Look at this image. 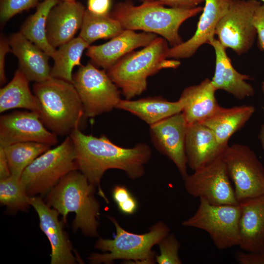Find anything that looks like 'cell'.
<instances>
[{"label":"cell","mask_w":264,"mask_h":264,"mask_svg":"<svg viewBox=\"0 0 264 264\" xmlns=\"http://www.w3.org/2000/svg\"><path fill=\"white\" fill-rule=\"evenodd\" d=\"M69 135L75 147L78 170L97 188L99 196L107 203L109 201L101 186L105 172L118 169L125 172L131 179L140 178L144 175L145 165L152 155L151 148L145 143L125 148L115 145L105 135L85 134L79 128Z\"/></svg>","instance_id":"1"},{"label":"cell","mask_w":264,"mask_h":264,"mask_svg":"<svg viewBox=\"0 0 264 264\" xmlns=\"http://www.w3.org/2000/svg\"><path fill=\"white\" fill-rule=\"evenodd\" d=\"M96 188L78 170L64 176L48 192L46 203L62 216L64 223L69 213L75 214L73 231L80 229L89 237L99 236L100 204L95 197Z\"/></svg>","instance_id":"2"},{"label":"cell","mask_w":264,"mask_h":264,"mask_svg":"<svg viewBox=\"0 0 264 264\" xmlns=\"http://www.w3.org/2000/svg\"><path fill=\"white\" fill-rule=\"evenodd\" d=\"M202 10L201 6L167 8L157 1H144L135 6L126 1L116 4L110 15L120 22L124 29L159 35L174 47L183 42L178 33L181 24Z\"/></svg>","instance_id":"3"},{"label":"cell","mask_w":264,"mask_h":264,"mask_svg":"<svg viewBox=\"0 0 264 264\" xmlns=\"http://www.w3.org/2000/svg\"><path fill=\"white\" fill-rule=\"evenodd\" d=\"M169 49L165 39L157 37L143 49L123 57L107 73L125 98L131 99L146 90L148 77L180 65L179 61L166 60Z\"/></svg>","instance_id":"4"},{"label":"cell","mask_w":264,"mask_h":264,"mask_svg":"<svg viewBox=\"0 0 264 264\" xmlns=\"http://www.w3.org/2000/svg\"><path fill=\"white\" fill-rule=\"evenodd\" d=\"M40 106L41 120L45 127L61 136L79 128L84 117L81 100L73 84L50 77L33 85Z\"/></svg>","instance_id":"5"},{"label":"cell","mask_w":264,"mask_h":264,"mask_svg":"<svg viewBox=\"0 0 264 264\" xmlns=\"http://www.w3.org/2000/svg\"><path fill=\"white\" fill-rule=\"evenodd\" d=\"M107 218L115 226L116 236L113 239L99 238L95 248L109 252L90 254L88 259L90 264H110L119 259L134 264L155 263L156 255L152 248L169 234L170 229L165 223L159 221L150 227L148 232L137 234L123 229L113 217Z\"/></svg>","instance_id":"6"},{"label":"cell","mask_w":264,"mask_h":264,"mask_svg":"<svg viewBox=\"0 0 264 264\" xmlns=\"http://www.w3.org/2000/svg\"><path fill=\"white\" fill-rule=\"evenodd\" d=\"M78 170L75 147L67 136L57 147L49 149L28 166L21 176L28 196L49 192L70 172Z\"/></svg>","instance_id":"7"},{"label":"cell","mask_w":264,"mask_h":264,"mask_svg":"<svg viewBox=\"0 0 264 264\" xmlns=\"http://www.w3.org/2000/svg\"><path fill=\"white\" fill-rule=\"evenodd\" d=\"M105 70L88 63L73 75L72 84L81 100L85 118L108 112L122 99L119 88Z\"/></svg>","instance_id":"8"},{"label":"cell","mask_w":264,"mask_h":264,"mask_svg":"<svg viewBox=\"0 0 264 264\" xmlns=\"http://www.w3.org/2000/svg\"><path fill=\"white\" fill-rule=\"evenodd\" d=\"M199 206L182 225L206 231L220 250L238 246L240 240V207L238 205H214L199 199Z\"/></svg>","instance_id":"9"},{"label":"cell","mask_w":264,"mask_h":264,"mask_svg":"<svg viewBox=\"0 0 264 264\" xmlns=\"http://www.w3.org/2000/svg\"><path fill=\"white\" fill-rule=\"evenodd\" d=\"M222 158L239 203L264 195V167L250 148L241 144L228 145Z\"/></svg>","instance_id":"10"},{"label":"cell","mask_w":264,"mask_h":264,"mask_svg":"<svg viewBox=\"0 0 264 264\" xmlns=\"http://www.w3.org/2000/svg\"><path fill=\"white\" fill-rule=\"evenodd\" d=\"M261 2L256 0H232L229 8L219 22L215 31L220 43L237 54L247 52L257 35L253 23Z\"/></svg>","instance_id":"11"},{"label":"cell","mask_w":264,"mask_h":264,"mask_svg":"<svg viewBox=\"0 0 264 264\" xmlns=\"http://www.w3.org/2000/svg\"><path fill=\"white\" fill-rule=\"evenodd\" d=\"M194 171L184 179L191 196L214 205L239 204L222 156Z\"/></svg>","instance_id":"12"},{"label":"cell","mask_w":264,"mask_h":264,"mask_svg":"<svg viewBox=\"0 0 264 264\" xmlns=\"http://www.w3.org/2000/svg\"><path fill=\"white\" fill-rule=\"evenodd\" d=\"M57 136L45 127L36 112L16 110L0 118V146L2 147L23 142L51 146L57 143Z\"/></svg>","instance_id":"13"},{"label":"cell","mask_w":264,"mask_h":264,"mask_svg":"<svg viewBox=\"0 0 264 264\" xmlns=\"http://www.w3.org/2000/svg\"><path fill=\"white\" fill-rule=\"evenodd\" d=\"M187 128L181 112L150 126L154 145L174 163L183 179L188 175L185 152Z\"/></svg>","instance_id":"14"},{"label":"cell","mask_w":264,"mask_h":264,"mask_svg":"<svg viewBox=\"0 0 264 264\" xmlns=\"http://www.w3.org/2000/svg\"><path fill=\"white\" fill-rule=\"evenodd\" d=\"M30 206L38 214L41 230L47 237L51 245V264H75L83 262L72 253V247L68 236L59 220L60 214L49 207L41 197H28Z\"/></svg>","instance_id":"15"},{"label":"cell","mask_w":264,"mask_h":264,"mask_svg":"<svg viewBox=\"0 0 264 264\" xmlns=\"http://www.w3.org/2000/svg\"><path fill=\"white\" fill-rule=\"evenodd\" d=\"M232 0H204L194 35L188 40L169 49L168 58H188L193 56L203 44L214 39L217 26L227 12Z\"/></svg>","instance_id":"16"},{"label":"cell","mask_w":264,"mask_h":264,"mask_svg":"<svg viewBox=\"0 0 264 264\" xmlns=\"http://www.w3.org/2000/svg\"><path fill=\"white\" fill-rule=\"evenodd\" d=\"M157 37L152 33L124 29L105 44L89 45L86 55L92 64L108 70L126 55L137 48L147 46Z\"/></svg>","instance_id":"17"},{"label":"cell","mask_w":264,"mask_h":264,"mask_svg":"<svg viewBox=\"0 0 264 264\" xmlns=\"http://www.w3.org/2000/svg\"><path fill=\"white\" fill-rule=\"evenodd\" d=\"M86 9L77 1L59 2L50 11L46 22L48 43L56 48L74 38L82 25Z\"/></svg>","instance_id":"18"},{"label":"cell","mask_w":264,"mask_h":264,"mask_svg":"<svg viewBox=\"0 0 264 264\" xmlns=\"http://www.w3.org/2000/svg\"><path fill=\"white\" fill-rule=\"evenodd\" d=\"M226 147L220 145L213 132L201 123L187 124L185 152L193 170L201 168L222 156Z\"/></svg>","instance_id":"19"},{"label":"cell","mask_w":264,"mask_h":264,"mask_svg":"<svg viewBox=\"0 0 264 264\" xmlns=\"http://www.w3.org/2000/svg\"><path fill=\"white\" fill-rule=\"evenodd\" d=\"M238 246L246 252L264 251V195L239 203Z\"/></svg>","instance_id":"20"},{"label":"cell","mask_w":264,"mask_h":264,"mask_svg":"<svg viewBox=\"0 0 264 264\" xmlns=\"http://www.w3.org/2000/svg\"><path fill=\"white\" fill-rule=\"evenodd\" d=\"M209 44L214 49L216 55L215 70L211 82L216 90H224L240 100L253 96L254 89L246 81L250 77L234 68L226 48L218 40L214 38Z\"/></svg>","instance_id":"21"},{"label":"cell","mask_w":264,"mask_h":264,"mask_svg":"<svg viewBox=\"0 0 264 264\" xmlns=\"http://www.w3.org/2000/svg\"><path fill=\"white\" fill-rule=\"evenodd\" d=\"M8 40L11 52L18 59L19 69L29 82H41L51 77L50 57L46 53L20 32L12 34Z\"/></svg>","instance_id":"22"},{"label":"cell","mask_w":264,"mask_h":264,"mask_svg":"<svg viewBox=\"0 0 264 264\" xmlns=\"http://www.w3.org/2000/svg\"><path fill=\"white\" fill-rule=\"evenodd\" d=\"M216 91L208 78L183 89L178 100L187 124L202 123L218 111L220 106L215 96Z\"/></svg>","instance_id":"23"},{"label":"cell","mask_w":264,"mask_h":264,"mask_svg":"<svg viewBox=\"0 0 264 264\" xmlns=\"http://www.w3.org/2000/svg\"><path fill=\"white\" fill-rule=\"evenodd\" d=\"M116 109L128 111L151 126L181 112L182 105L179 100L171 102L154 96L135 100L121 99Z\"/></svg>","instance_id":"24"},{"label":"cell","mask_w":264,"mask_h":264,"mask_svg":"<svg viewBox=\"0 0 264 264\" xmlns=\"http://www.w3.org/2000/svg\"><path fill=\"white\" fill-rule=\"evenodd\" d=\"M255 111L254 107L251 105L229 108L220 107L213 116L201 123L213 132L220 145L227 147L229 138L243 127Z\"/></svg>","instance_id":"25"},{"label":"cell","mask_w":264,"mask_h":264,"mask_svg":"<svg viewBox=\"0 0 264 264\" xmlns=\"http://www.w3.org/2000/svg\"><path fill=\"white\" fill-rule=\"evenodd\" d=\"M15 109H24L39 114V102L32 93L29 81L17 69L11 81L0 89V112Z\"/></svg>","instance_id":"26"},{"label":"cell","mask_w":264,"mask_h":264,"mask_svg":"<svg viewBox=\"0 0 264 264\" xmlns=\"http://www.w3.org/2000/svg\"><path fill=\"white\" fill-rule=\"evenodd\" d=\"M58 3L59 0H44L38 3L35 12L27 18L20 31L52 58L56 49L48 42L46 22L50 11Z\"/></svg>","instance_id":"27"},{"label":"cell","mask_w":264,"mask_h":264,"mask_svg":"<svg viewBox=\"0 0 264 264\" xmlns=\"http://www.w3.org/2000/svg\"><path fill=\"white\" fill-rule=\"evenodd\" d=\"M89 45L78 36L60 46L52 58L54 62L51 69L50 77L72 83L73 68L75 66H82L81 59L82 54Z\"/></svg>","instance_id":"28"},{"label":"cell","mask_w":264,"mask_h":264,"mask_svg":"<svg viewBox=\"0 0 264 264\" xmlns=\"http://www.w3.org/2000/svg\"><path fill=\"white\" fill-rule=\"evenodd\" d=\"M79 36L90 44L101 39L112 38L124 29L110 15H98L86 10Z\"/></svg>","instance_id":"29"},{"label":"cell","mask_w":264,"mask_h":264,"mask_svg":"<svg viewBox=\"0 0 264 264\" xmlns=\"http://www.w3.org/2000/svg\"><path fill=\"white\" fill-rule=\"evenodd\" d=\"M50 147L35 142H19L2 147L11 175L21 177L26 168Z\"/></svg>","instance_id":"30"},{"label":"cell","mask_w":264,"mask_h":264,"mask_svg":"<svg viewBox=\"0 0 264 264\" xmlns=\"http://www.w3.org/2000/svg\"><path fill=\"white\" fill-rule=\"evenodd\" d=\"M21 177L11 175L0 180V202L12 211H25L30 206Z\"/></svg>","instance_id":"31"},{"label":"cell","mask_w":264,"mask_h":264,"mask_svg":"<svg viewBox=\"0 0 264 264\" xmlns=\"http://www.w3.org/2000/svg\"><path fill=\"white\" fill-rule=\"evenodd\" d=\"M160 255H156L155 262L159 264H181L178 255L180 243L175 236L169 234L158 243Z\"/></svg>","instance_id":"32"},{"label":"cell","mask_w":264,"mask_h":264,"mask_svg":"<svg viewBox=\"0 0 264 264\" xmlns=\"http://www.w3.org/2000/svg\"><path fill=\"white\" fill-rule=\"evenodd\" d=\"M39 0H0V18L5 23L14 16L38 5Z\"/></svg>","instance_id":"33"},{"label":"cell","mask_w":264,"mask_h":264,"mask_svg":"<svg viewBox=\"0 0 264 264\" xmlns=\"http://www.w3.org/2000/svg\"><path fill=\"white\" fill-rule=\"evenodd\" d=\"M235 258L241 264H264V251H239L235 253Z\"/></svg>","instance_id":"34"},{"label":"cell","mask_w":264,"mask_h":264,"mask_svg":"<svg viewBox=\"0 0 264 264\" xmlns=\"http://www.w3.org/2000/svg\"><path fill=\"white\" fill-rule=\"evenodd\" d=\"M253 23L256 29L259 46L264 51V3L256 10Z\"/></svg>","instance_id":"35"},{"label":"cell","mask_w":264,"mask_h":264,"mask_svg":"<svg viewBox=\"0 0 264 264\" xmlns=\"http://www.w3.org/2000/svg\"><path fill=\"white\" fill-rule=\"evenodd\" d=\"M9 52H11V48L8 39L1 36L0 39V83L1 85L4 84L6 81L4 65L6 55Z\"/></svg>","instance_id":"36"},{"label":"cell","mask_w":264,"mask_h":264,"mask_svg":"<svg viewBox=\"0 0 264 264\" xmlns=\"http://www.w3.org/2000/svg\"><path fill=\"white\" fill-rule=\"evenodd\" d=\"M144 1H157L163 5H167L171 7L192 8L204 1V0H138Z\"/></svg>","instance_id":"37"},{"label":"cell","mask_w":264,"mask_h":264,"mask_svg":"<svg viewBox=\"0 0 264 264\" xmlns=\"http://www.w3.org/2000/svg\"><path fill=\"white\" fill-rule=\"evenodd\" d=\"M110 5V0H88V10L98 15L108 14Z\"/></svg>","instance_id":"38"},{"label":"cell","mask_w":264,"mask_h":264,"mask_svg":"<svg viewBox=\"0 0 264 264\" xmlns=\"http://www.w3.org/2000/svg\"><path fill=\"white\" fill-rule=\"evenodd\" d=\"M112 198L117 206L126 201L132 195L125 186L116 185L112 189Z\"/></svg>","instance_id":"39"},{"label":"cell","mask_w":264,"mask_h":264,"mask_svg":"<svg viewBox=\"0 0 264 264\" xmlns=\"http://www.w3.org/2000/svg\"><path fill=\"white\" fill-rule=\"evenodd\" d=\"M117 206L120 211L123 214L132 215L136 211L138 203L136 199L132 196L126 201Z\"/></svg>","instance_id":"40"},{"label":"cell","mask_w":264,"mask_h":264,"mask_svg":"<svg viewBox=\"0 0 264 264\" xmlns=\"http://www.w3.org/2000/svg\"><path fill=\"white\" fill-rule=\"evenodd\" d=\"M10 176L11 173L3 148L0 146V180L5 179Z\"/></svg>","instance_id":"41"},{"label":"cell","mask_w":264,"mask_h":264,"mask_svg":"<svg viewBox=\"0 0 264 264\" xmlns=\"http://www.w3.org/2000/svg\"><path fill=\"white\" fill-rule=\"evenodd\" d=\"M259 139L264 151V124H262L261 127L259 134Z\"/></svg>","instance_id":"42"},{"label":"cell","mask_w":264,"mask_h":264,"mask_svg":"<svg viewBox=\"0 0 264 264\" xmlns=\"http://www.w3.org/2000/svg\"><path fill=\"white\" fill-rule=\"evenodd\" d=\"M262 90L264 94V81L262 82Z\"/></svg>","instance_id":"43"},{"label":"cell","mask_w":264,"mask_h":264,"mask_svg":"<svg viewBox=\"0 0 264 264\" xmlns=\"http://www.w3.org/2000/svg\"><path fill=\"white\" fill-rule=\"evenodd\" d=\"M62 1H75L76 0H62Z\"/></svg>","instance_id":"44"},{"label":"cell","mask_w":264,"mask_h":264,"mask_svg":"<svg viewBox=\"0 0 264 264\" xmlns=\"http://www.w3.org/2000/svg\"><path fill=\"white\" fill-rule=\"evenodd\" d=\"M263 113H264V108H263Z\"/></svg>","instance_id":"45"},{"label":"cell","mask_w":264,"mask_h":264,"mask_svg":"<svg viewBox=\"0 0 264 264\" xmlns=\"http://www.w3.org/2000/svg\"><path fill=\"white\" fill-rule=\"evenodd\" d=\"M262 0L264 2V0Z\"/></svg>","instance_id":"46"}]
</instances>
